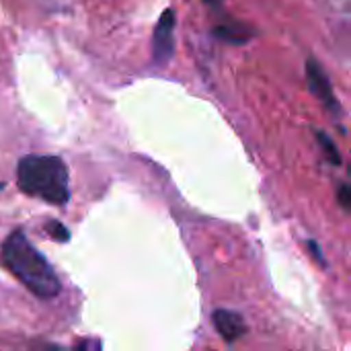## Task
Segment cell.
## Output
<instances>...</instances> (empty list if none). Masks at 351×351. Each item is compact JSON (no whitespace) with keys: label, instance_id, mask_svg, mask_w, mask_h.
Segmentation results:
<instances>
[{"label":"cell","instance_id":"cell-7","mask_svg":"<svg viewBox=\"0 0 351 351\" xmlns=\"http://www.w3.org/2000/svg\"><path fill=\"white\" fill-rule=\"evenodd\" d=\"M317 142L321 146V150L325 152L327 160L331 165H341V156H339V148L335 146V142L325 134V132H317Z\"/></svg>","mask_w":351,"mask_h":351},{"label":"cell","instance_id":"cell-2","mask_svg":"<svg viewBox=\"0 0 351 351\" xmlns=\"http://www.w3.org/2000/svg\"><path fill=\"white\" fill-rule=\"evenodd\" d=\"M16 183L23 193L39 197L51 206H64L70 199L68 169L60 156H25L16 169Z\"/></svg>","mask_w":351,"mask_h":351},{"label":"cell","instance_id":"cell-1","mask_svg":"<svg viewBox=\"0 0 351 351\" xmlns=\"http://www.w3.org/2000/svg\"><path fill=\"white\" fill-rule=\"evenodd\" d=\"M2 265L37 298H53L60 292V280L45 257L27 241L23 230H12L2 243Z\"/></svg>","mask_w":351,"mask_h":351},{"label":"cell","instance_id":"cell-8","mask_svg":"<svg viewBox=\"0 0 351 351\" xmlns=\"http://www.w3.org/2000/svg\"><path fill=\"white\" fill-rule=\"evenodd\" d=\"M47 230H49V234H51L58 243H66V241H70V230H68L64 224L56 222V220H51V222L47 224Z\"/></svg>","mask_w":351,"mask_h":351},{"label":"cell","instance_id":"cell-11","mask_svg":"<svg viewBox=\"0 0 351 351\" xmlns=\"http://www.w3.org/2000/svg\"><path fill=\"white\" fill-rule=\"evenodd\" d=\"M206 4H210V6H220L222 4V0H204Z\"/></svg>","mask_w":351,"mask_h":351},{"label":"cell","instance_id":"cell-6","mask_svg":"<svg viewBox=\"0 0 351 351\" xmlns=\"http://www.w3.org/2000/svg\"><path fill=\"white\" fill-rule=\"evenodd\" d=\"M214 35L226 43H247L253 37V29L247 27L241 21H230V23H220L214 29Z\"/></svg>","mask_w":351,"mask_h":351},{"label":"cell","instance_id":"cell-10","mask_svg":"<svg viewBox=\"0 0 351 351\" xmlns=\"http://www.w3.org/2000/svg\"><path fill=\"white\" fill-rule=\"evenodd\" d=\"M306 245H308V247L313 249V255H315V257H317V259H319L321 263H325V259H323V255H321V247H317V243H313V241H308Z\"/></svg>","mask_w":351,"mask_h":351},{"label":"cell","instance_id":"cell-9","mask_svg":"<svg viewBox=\"0 0 351 351\" xmlns=\"http://www.w3.org/2000/svg\"><path fill=\"white\" fill-rule=\"evenodd\" d=\"M337 202L341 204V208L351 212V185H341L337 191Z\"/></svg>","mask_w":351,"mask_h":351},{"label":"cell","instance_id":"cell-12","mask_svg":"<svg viewBox=\"0 0 351 351\" xmlns=\"http://www.w3.org/2000/svg\"><path fill=\"white\" fill-rule=\"evenodd\" d=\"M350 175H351V167H350Z\"/></svg>","mask_w":351,"mask_h":351},{"label":"cell","instance_id":"cell-5","mask_svg":"<svg viewBox=\"0 0 351 351\" xmlns=\"http://www.w3.org/2000/svg\"><path fill=\"white\" fill-rule=\"evenodd\" d=\"M212 321H214L216 331L222 335V339H224L226 343H232V341L241 339V337L247 333V325H245L243 317H241L239 313H234V311L220 308V311L214 313Z\"/></svg>","mask_w":351,"mask_h":351},{"label":"cell","instance_id":"cell-4","mask_svg":"<svg viewBox=\"0 0 351 351\" xmlns=\"http://www.w3.org/2000/svg\"><path fill=\"white\" fill-rule=\"evenodd\" d=\"M306 80H308V86H311V93L333 113H339V101L333 93V86H331V80L329 76L325 74L323 66L308 58L306 60Z\"/></svg>","mask_w":351,"mask_h":351},{"label":"cell","instance_id":"cell-3","mask_svg":"<svg viewBox=\"0 0 351 351\" xmlns=\"http://www.w3.org/2000/svg\"><path fill=\"white\" fill-rule=\"evenodd\" d=\"M175 51V10L167 8L152 33V60L165 66Z\"/></svg>","mask_w":351,"mask_h":351}]
</instances>
